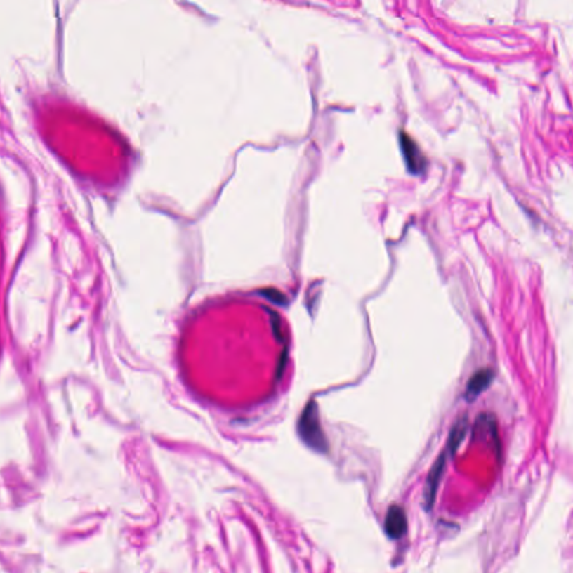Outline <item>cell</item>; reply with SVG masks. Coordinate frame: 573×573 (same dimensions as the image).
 Returning <instances> with one entry per match:
<instances>
[{"mask_svg": "<svg viewBox=\"0 0 573 573\" xmlns=\"http://www.w3.org/2000/svg\"><path fill=\"white\" fill-rule=\"evenodd\" d=\"M467 426H468L467 425V418H465V416L459 418L455 422V425L452 426V430H450L449 438H448V454L449 455H455L458 448L465 439Z\"/></svg>", "mask_w": 573, "mask_h": 573, "instance_id": "obj_6", "label": "cell"}, {"mask_svg": "<svg viewBox=\"0 0 573 573\" xmlns=\"http://www.w3.org/2000/svg\"><path fill=\"white\" fill-rule=\"evenodd\" d=\"M446 463L447 452H444L437 458V461H435L428 474L425 489H423V507L427 511H431L435 504L439 484H440L441 478L444 476V469H446Z\"/></svg>", "mask_w": 573, "mask_h": 573, "instance_id": "obj_3", "label": "cell"}, {"mask_svg": "<svg viewBox=\"0 0 573 573\" xmlns=\"http://www.w3.org/2000/svg\"><path fill=\"white\" fill-rule=\"evenodd\" d=\"M299 435L312 449L318 452H327V440L320 427L317 405L314 401H310L301 414L299 419Z\"/></svg>", "mask_w": 573, "mask_h": 573, "instance_id": "obj_1", "label": "cell"}, {"mask_svg": "<svg viewBox=\"0 0 573 573\" xmlns=\"http://www.w3.org/2000/svg\"><path fill=\"white\" fill-rule=\"evenodd\" d=\"M265 295L268 297L270 298L271 301H276V303H282V299H284V295H282L280 292L277 291V290H270V291L267 292Z\"/></svg>", "mask_w": 573, "mask_h": 573, "instance_id": "obj_7", "label": "cell"}, {"mask_svg": "<svg viewBox=\"0 0 573 573\" xmlns=\"http://www.w3.org/2000/svg\"><path fill=\"white\" fill-rule=\"evenodd\" d=\"M408 516L402 507L391 505L384 518V531L390 540H400L408 532Z\"/></svg>", "mask_w": 573, "mask_h": 573, "instance_id": "obj_4", "label": "cell"}, {"mask_svg": "<svg viewBox=\"0 0 573 573\" xmlns=\"http://www.w3.org/2000/svg\"><path fill=\"white\" fill-rule=\"evenodd\" d=\"M493 380L494 372L492 369H482L474 373L473 376L469 378L468 383L466 386V401H468V402L475 401L482 392H485L491 386Z\"/></svg>", "mask_w": 573, "mask_h": 573, "instance_id": "obj_5", "label": "cell"}, {"mask_svg": "<svg viewBox=\"0 0 573 573\" xmlns=\"http://www.w3.org/2000/svg\"><path fill=\"white\" fill-rule=\"evenodd\" d=\"M400 146L402 150L403 158L411 174L420 175L427 169V159L421 152V149L416 141L411 138L404 131L400 133Z\"/></svg>", "mask_w": 573, "mask_h": 573, "instance_id": "obj_2", "label": "cell"}]
</instances>
